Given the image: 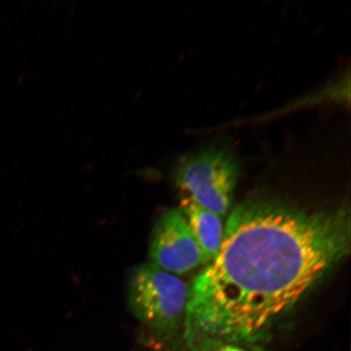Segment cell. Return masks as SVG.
<instances>
[{
  "label": "cell",
  "mask_w": 351,
  "mask_h": 351,
  "mask_svg": "<svg viewBox=\"0 0 351 351\" xmlns=\"http://www.w3.org/2000/svg\"><path fill=\"white\" fill-rule=\"evenodd\" d=\"M195 351H252L239 345L226 342L208 341L199 346Z\"/></svg>",
  "instance_id": "8992f818"
},
{
  "label": "cell",
  "mask_w": 351,
  "mask_h": 351,
  "mask_svg": "<svg viewBox=\"0 0 351 351\" xmlns=\"http://www.w3.org/2000/svg\"><path fill=\"white\" fill-rule=\"evenodd\" d=\"M238 150L234 138L219 132L180 158L173 176L182 197L219 217L226 215L241 173Z\"/></svg>",
  "instance_id": "3957f363"
},
{
  "label": "cell",
  "mask_w": 351,
  "mask_h": 351,
  "mask_svg": "<svg viewBox=\"0 0 351 351\" xmlns=\"http://www.w3.org/2000/svg\"><path fill=\"white\" fill-rule=\"evenodd\" d=\"M153 265L168 273L185 274L203 265V256L181 209H169L158 219L151 238Z\"/></svg>",
  "instance_id": "277c9868"
},
{
  "label": "cell",
  "mask_w": 351,
  "mask_h": 351,
  "mask_svg": "<svg viewBox=\"0 0 351 351\" xmlns=\"http://www.w3.org/2000/svg\"><path fill=\"white\" fill-rule=\"evenodd\" d=\"M189 289L178 276L154 265L136 267L130 275L128 300L141 323L140 342L147 351H186L184 322Z\"/></svg>",
  "instance_id": "7a4b0ae2"
},
{
  "label": "cell",
  "mask_w": 351,
  "mask_h": 351,
  "mask_svg": "<svg viewBox=\"0 0 351 351\" xmlns=\"http://www.w3.org/2000/svg\"><path fill=\"white\" fill-rule=\"evenodd\" d=\"M181 210L199 245L204 263L212 262L217 256L223 241L221 217L186 197L181 199Z\"/></svg>",
  "instance_id": "5b68a950"
},
{
  "label": "cell",
  "mask_w": 351,
  "mask_h": 351,
  "mask_svg": "<svg viewBox=\"0 0 351 351\" xmlns=\"http://www.w3.org/2000/svg\"><path fill=\"white\" fill-rule=\"evenodd\" d=\"M350 247L345 208L313 212L273 199L239 205L217 256L189 289L186 351L208 341L265 351L280 323Z\"/></svg>",
  "instance_id": "6da1fadb"
}]
</instances>
